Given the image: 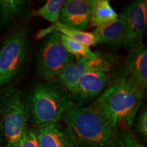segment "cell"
<instances>
[{"label":"cell","mask_w":147,"mask_h":147,"mask_svg":"<svg viewBox=\"0 0 147 147\" xmlns=\"http://www.w3.org/2000/svg\"><path fill=\"white\" fill-rule=\"evenodd\" d=\"M121 14L126 23L125 49H129L144 45L143 40L147 26V1H134L125 7Z\"/></svg>","instance_id":"8"},{"label":"cell","mask_w":147,"mask_h":147,"mask_svg":"<svg viewBox=\"0 0 147 147\" xmlns=\"http://www.w3.org/2000/svg\"><path fill=\"white\" fill-rule=\"evenodd\" d=\"M144 91L129 79L124 69L113 72L109 84L91 106L104 117L113 131L129 128L142 105Z\"/></svg>","instance_id":"1"},{"label":"cell","mask_w":147,"mask_h":147,"mask_svg":"<svg viewBox=\"0 0 147 147\" xmlns=\"http://www.w3.org/2000/svg\"><path fill=\"white\" fill-rule=\"evenodd\" d=\"M105 57L96 58L76 57L73 61L67 64L60 71L57 77L59 83L71 96L76 89L77 84L82 75L94 66L100 64Z\"/></svg>","instance_id":"11"},{"label":"cell","mask_w":147,"mask_h":147,"mask_svg":"<svg viewBox=\"0 0 147 147\" xmlns=\"http://www.w3.org/2000/svg\"><path fill=\"white\" fill-rule=\"evenodd\" d=\"M29 50V32L18 29L3 41L0 49V86L13 82L26 62Z\"/></svg>","instance_id":"5"},{"label":"cell","mask_w":147,"mask_h":147,"mask_svg":"<svg viewBox=\"0 0 147 147\" xmlns=\"http://www.w3.org/2000/svg\"><path fill=\"white\" fill-rule=\"evenodd\" d=\"M113 147H144L128 128L115 130L113 135Z\"/></svg>","instance_id":"19"},{"label":"cell","mask_w":147,"mask_h":147,"mask_svg":"<svg viewBox=\"0 0 147 147\" xmlns=\"http://www.w3.org/2000/svg\"><path fill=\"white\" fill-rule=\"evenodd\" d=\"M53 32H58L61 34L67 36V38L74 40L78 43L82 44L86 47H93L97 45V40L95 35L92 32H82V31L75 30L63 27L57 22L54 25H52L48 28L42 29L37 34V38H42L46 37Z\"/></svg>","instance_id":"15"},{"label":"cell","mask_w":147,"mask_h":147,"mask_svg":"<svg viewBox=\"0 0 147 147\" xmlns=\"http://www.w3.org/2000/svg\"><path fill=\"white\" fill-rule=\"evenodd\" d=\"M75 147H102L95 144H91V143L80 142V141H76V146Z\"/></svg>","instance_id":"22"},{"label":"cell","mask_w":147,"mask_h":147,"mask_svg":"<svg viewBox=\"0 0 147 147\" xmlns=\"http://www.w3.org/2000/svg\"><path fill=\"white\" fill-rule=\"evenodd\" d=\"M125 72L130 80L143 90L147 87V48L144 45L129 50L125 59Z\"/></svg>","instance_id":"12"},{"label":"cell","mask_w":147,"mask_h":147,"mask_svg":"<svg viewBox=\"0 0 147 147\" xmlns=\"http://www.w3.org/2000/svg\"><path fill=\"white\" fill-rule=\"evenodd\" d=\"M62 119L76 141L113 146V129L104 117L92 106L74 105L66 110Z\"/></svg>","instance_id":"4"},{"label":"cell","mask_w":147,"mask_h":147,"mask_svg":"<svg viewBox=\"0 0 147 147\" xmlns=\"http://www.w3.org/2000/svg\"><path fill=\"white\" fill-rule=\"evenodd\" d=\"M25 104L28 121L39 126L58 123L74 102L57 80H42L33 86Z\"/></svg>","instance_id":"2"},{"label":"cell","mask_w":147,"mask_h":147,"mask_svg":"<svg viewBox=\"0 0 147 147\" xmlns=\"http://www.w3.org/2000/svg\"><path fill=\"white\" fill-rule=\"evenodd\" d=\"M135 131L144 142L147 140V108L142 104L134 121Z\"/></svg>","instance_id":"20"},{"label":"cell","mask_w":147,"mask_h":147,"mask_svg":"<svg viewBox=\"0 0 147 147\" xmlns=\"http://www.w3.org/2000/svg\"><path fill=\"white\" fill-rule=\"evenodd\" d=\"M27 122L23 91L18 86H7L0 91L1 147L17 146L28 127Z\"/></svg>","instance_id":"3"},{"label":"cell","mask_w":147,"mask_h":147,"mask_svg":"<svg viewBox=\"0 0 147 147\" xmlns=\"http://www.w3.org/2000/svg\"><path fill=\"white\" fill-rule=\"evenodd\" d=\"M38 147H75L76 140L69 129L58 123L37 126L34 130Z\"/></svg>","instance_id":"10"},{"label":"cell","mask_w":147,"mask_h":147,"mask_svg":"<svg viewBox=\"0 0 147 147\" xmlns=\"http://www.w3.org/2000/svg\"><path fill=\"white\" fill-rule=\"evenodd\" d=\"M112 66L108 58L84 73L80 78L71 100L81 104L97 98L104 91L112 78ZM74 102V101H73Z\"/></svg>","instance_id":"7"},{"label":"cell","mask_w":147,"mask_h":147,"mask_svg":"<svg viewBox=\"0 0 147 147\" xmlns=\"http://www.w3.org/2000/svg\"><path fill=\"white\" fill-rule=\"evenodd\" d=\"M75 57L62 47L60 33L53 32L42 42L36 60V71L43 81L56 80L60 71Z\"/></svg>","instance_id":"6"},{"label":"cell","mask_w":147,"mask_h":147,"mask_svg":"<svg viewBox=\"0 0 147 147\" xmlns=\"http://www.w3.org/2000/svg\"><path fill=\"white\" fill-rule=\"evenodd\" d=\"M64 0H49L43 6L32 12V16H41L54 25L57 23Z\"/></svg>","instance_id":"18"},{"label":"cell","mask_w":147,"mask_h":147,"mask_svg":"<svg viewBox=\"0 0 147 147\" xmlns=\"http://www.w3.org/2000/svg\"><path fill=\"white\" fill-rule=\"evenodd\" d=\"M92 33L96 37L97 45L103 44L110 47L123 46L126 35V23L124 16L121 13L115 21L95 28Z\"/></svg>","instance_id":"14"},{"label":"cell","mask_w":147,"mask_h":147,"mask_svg":"<svg viewBox=\"0 0 147 147\" xmlns=\"http://www.w3.org/2000/svg\"><path fill=\"white\" fill-rule=\"evenodd\" d=\"M16 147H38L34 129L27 127Z\"/></svg>","instance_id":"21"},{"label":"cell","mask_w":147,"mask_h":147,"mask_svg":"<svg viewBox=\"0 0 147 147\" xmlns=\"http://www.w3.org/2000/svg\"><path fill=\"white\" fill-rule=\"evenodd\" d=\"M32 16L29 1L0 0V27L10 28Z\"/></svg>","instance_id":"13"},{"label":"cell","mask_w":147,"mask_h":147,"mask_svg":"<svg viewBox=\"0 0 147 147\" xmlns=\"http://www.w3.org/2000/svg\"><path fill=\"white\" fill-rule=\"evenodd\" d=\"M0 147H1V145H0Z\"/></svg>","instance_id":"23"},{"label":"cell","mask_w":147,"mask_h":147,"mask_svg":"<svg viewBox=\"0 0 147 147\" xmlns=\"http://www.w3.org/2000/svg\"><path fill=\"white\" fill-rule=\"evenodd\" d=\"M119 14L114 10L108 0H95L90 15L91 27L98 28L104 26L119 18Z\"/></svg>","instance_id":"16"},{"label":"cell","mask_w":147,"mask_h":147,"mask_svg":"<svg viewBox=\"0 0 147 147\" xmlns=\"http://www.w3.org/2000/svg\"><path fill=\"white\" fill-rule=\"evenodd\" d=\"M95 0H67L61 10L58 22L67 28L84 32Z\"/></svg>","instance_id":"9"},{"label":"cell","mask_w":147,"mask_h":147,"mask_svg":"<svg viewBox=\"0 0 147 147\" xmlns=\"http://www.w3.org/2000/svg\"><path fill=\"white\" fill-rule=\"evenodd\" d=\"M60 42L65 50L75 57L96 58L100 55L93 52L89 47L78 43L67 36L60 34Z\"/></svg>","instance_id":"17"}]
</instances>
